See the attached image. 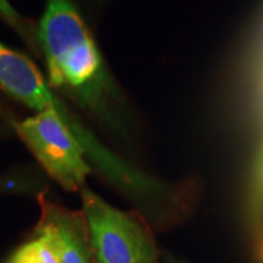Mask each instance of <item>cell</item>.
I'll list each match as a JSON object with an SVG mask.
<instances>
[{"instance_id": "8992f818", "label": "cell", "mask_w": 263, "mask_h": 263, "mask_svg": "<svg viewBox=\"0 0 263 263\" xmlns=\"http://www.w3.org/2000/svg\"><path fill=\"white\" fill-rule=\"evenodd\" d=\"M9 263H59L56 253L46 237L38 238L24 245L10 257Z\"/></svg>"}, {"instance_id": "7a4b0ae2", "label": "cell", "mask_w": 263, "mask_h": 263, "mask_svg": "<svg viewBox=\"0 0 263 263\" xmlns=\"http://www.w3.org/2000/svg\"><path fill=\"white\" fill-rule=\"evenodd\" d=\"M81 196L95 263H160L154 235L141 216L107 203L86 186Z\"/></svg>"}, {"instance_id": "3957f363", "label": "cell", "mask_w": 263, "mask_h": 263, "mask_svg": "<svg viewBox=\"0 0 263 263\" xmlns=\"http://www.w3.org/2000/svg\"><path fill=\"white\" fill-rule=\"evenodd\" d=\"M16 132L48 176L65 190L85 187L92 171L88 155L54 108L16 123Z\"/></svg>"}, {"instance_id": "6da1fadb", "label": "cell", "mask_w": 263, "mask_h": 263, "mask_svg": "<svg viewBox=\"0 0 263 263\" xmlns=\"http://www.w3.org/2000/svg\"><path fill=\"white\" fill-rule=\"evenodd\" d=\"M37 38L46 56L50 84L72 89L94 105L98 103L105 86L103 60L72 0L46 2Z\"/></svg>"}, {"instance_id": "5b68a950", "label": "cell", "mask_w": 263, "mask_h": 263, "mask_svg": "<svg viewBox=\"0 0 263 263\" xmlns=\"http://www.w3.org/2000/svg\"><path fill=\"white\" fill-rule=\"evenodd\" d=\"M247 219L259 241L263 238V148L257 157L250 181L247 200Z\"/></svg>"}, {"instance_id": "277c9868", "label": "cell", "mask_w": 263, "mask_h": 263, "mask_svg": "<svg viewBox=\"0 0 263 263\" xmlns=\"http://www.w3.org/2000/svg\"><path fill=\"white\" fill-rule=\"evenodd\" d=\"M41 202V222L38 235L46 237L59 263H95L84 212L57 206L47 199Z\"/></svg>"}, {"instance_id": "52a82bcc", "label": "cell", "mask_w": 263, "mask_h": 263, "mask_svg": "<svg viewBox=\"0 0 263 263\" xmlns=\"http://www.w3.org/2000/svg\"><path fill=\"white\" fill-rule=\"evenodd\" d=\"M259 259H260V263H263V238L260 240V247H259Z\"/></svg>"}]
</instances>
